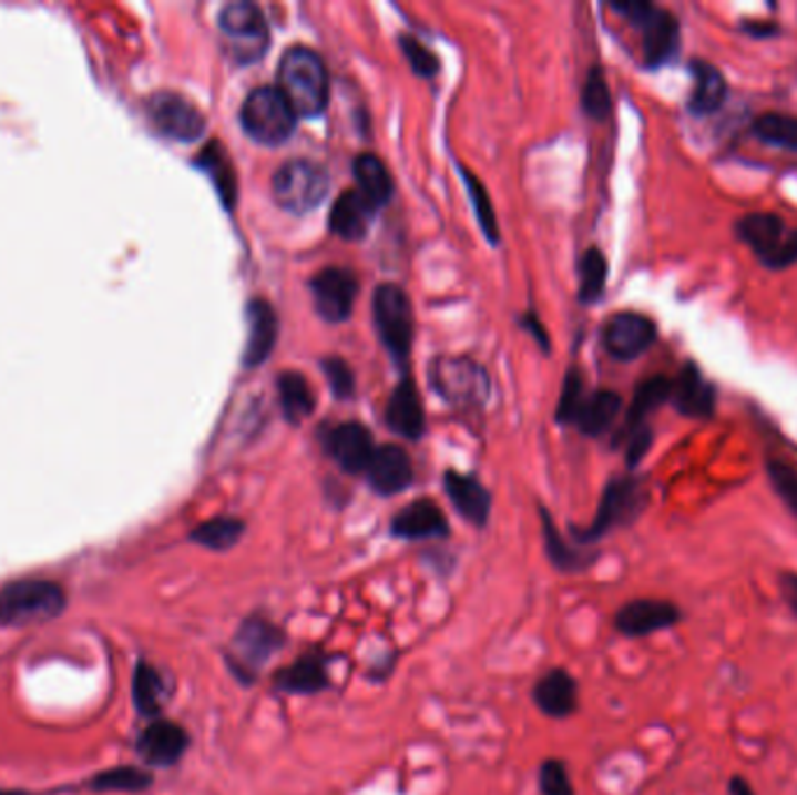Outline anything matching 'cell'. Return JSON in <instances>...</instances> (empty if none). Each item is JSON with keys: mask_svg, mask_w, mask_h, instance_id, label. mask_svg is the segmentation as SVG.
I'll return each mask as SVG.
<instances>
[{"mask_svg": "<svg viewBox=\"0 0 797 795\" xmlns=\"http://www.w3.org/2000/svg\"><path fill=\"white\" fill-rule=\"evenodd\" d=\"M374 323L382 346L403 361L413 344V308L401 287L387 283L374 292Z\"/></svg>", "mask_w": 797, "mask_h": 795, "instance_id": "cell-8", "label": "cell"}, {"mask_svg": "<svg viewBox=\"0 0 797 795\" xmlns=\"http://www.w3.org/2000/svg\"><path fill=\"white\" fill-rule=\"evenodd\" d=\"M443 488H446V495L452 502V507L458 509V513L467 522H471V526H476V528L486 526L490 518V509H492V497L481 486V481H476L473 476L448 471L443 479Z\"/></svg>", "mask_w": 797, "mask_h": 795, "instance_id": "cell-21", "label": "cell"}, {"mask_svg": "<svg viewBox=\"0 0 797 795\" xmlns=\"http://www.w3.org/2000/svg\"><path fill=\"white\" fill-rule=\"evenodd\" d=\"M329 663L320 651H308L273 676V686L287 695H317L329 689Z\"/></svg>", "mask_w": 797, "mask_h": 795, "instance_id": "cell-19", "label": "cell"}, {"mask_svg": "<svg viewBox=\"0 0 797 795\" xmlns=\"http://www.w3.org/2000/svg\"><path fill=\"white\" fill-rule=\"evenodd\" d=\"M65 609L63 588L48 579H21L0 588V623L35 625L57 619Z\"/></svg>", "mask_w": 797, "mask_h": 795, "instance_id": "cell-3", "label": "cell"}, {"mask_svg": "<svg viewBox=\"0 0 797 795\" xmlns=\"http://www.w3.org/2000/svg\"><path fill=\"white\" fill-rule=\"evenodd\" d=\"M323 371L327 374V380L338 399H348L352 395L355 376L352 369L348 367V361H344L340 357H327L323 361Z\"/></svg>", "mask_w": 797, "mask_h": 795, "instance_id": "cell-44", "label": "cell"}, {"mask_svg": "<svg viewBox=\"0 0 797 795\" xmlns=\"http://www.w3.org/2000/svg\"><path fill=\"white\" fill-rule=\"evenodd\" d=\"M462 175H464L469 196L473 201L476 217H478V222H481V230L486 232L488 241H492V245H494L499 241V226H497V215H494V208H492L490 194L486 192V187L481 185V180H478L476 175H471L469 171H462Z\"/></svg>", "mask_w": 797, "mask_h": 795, "instance_id": "cell-39", "label": "cell"}, {"mask_svg": "<svg viewBox=\"0 0 797 795\" xmlns=\"http://www.w3.org/2000/svg\"><path fill=\"white\" fill-rule=\"evenodd\" d=\"M390 532L395 539L425 541V539H446L450 528L437 502H431V499H416V502L403 507L392 518Z\"/></svg>", "mask_w": 797, "mask_h": 795, "instance_id": "cell-17", "label": "cell"}, {"mask_svg": "<svg viewBox=\"0 0 797 795\" xmlns=\"http://www.w3.org/2000/svg\"><path fill=\"white\" fill-rule=\"evenodd\" d=\"M746 31L750 35H756V38H767V35L777 33V27H774V24H760V21H758V24H746Z\"/></svg>", "mask_w": 797, "mask_h": 795, "instance_id": "cell-49", "label": "cell"}, {"mask_svg": "<svg viewBox=\"0 0 797 795\" xmlns=\"http://www.w3.org/2000/svg\"><path fill=\"white\" fill-rule=\"evenodd\" d=\"M672 397V383L663 376L657 378H648L646 383H642L640 388L634 393L630 414H627V427L636 429L642 427V420L657 408L660 404H665Z\"/></svg>", "mask_w": 797, "mask_h": 795, "instance_id": "cell-35", "label": "cell"}, {"mask_svg": "<svg viewBox=\"0 0 797 795\" xmlns=\"http://www.w3.org/2000/svg\"><path fill=\"white\" fill-rule=\"evenodd\" d=\"M621 404H623L621 397L611 390H600L595 395L583 397L574 422L579 425L583 435H590V437L604 435V431L611 427V422L616 420V416L621 411Z\"/></svg>", "mask_w": 797, "mask_h": 795, "instance_id": "cell-29", "label": "cell"}, {"mask_svg": "<svg viewBox=\"0 0 797 795\" xmlns=\"http://www.w3.org/2000/svg\"><path fill=\"white\" fill-rule=\"evenodd\" d=\"M201 169L213 177V185L219 192V198L224 201L226 208H234L236 203V173L229 162V156L224 154L219 143H211L203 154L198 156Z\"/></svg>", "mask_w": 797, "mask_h": 795, "instance_id": "cell-34", "label": "cell"}, {"mask_svg": "<svg viewBox=\"0 0 797 795\" xmlns=\"http://www.w3.org/2000/svg\"><path fill=\"white\" fill-rule=\"evenodd\" d=\"M357 278L348 268H325L310 281V294L317 315L327 323H344L357 299Z\"/></svg>", "mask_w": 797, "mask_h": 795, "instance_id": "cell-11", "label": "cell"}, {"mask_svg": "<svg viewBox=\"0 0 797 795\" xmlns=\"http://www.w3.org/2000/svg\"><path fill=\"white\" fill-rule=\"evenodd\" d=\"M754 131L760 141H765L769 145L797 150V120H793V118L763 115L756 120Z\"/></svg>", "mask_w": 797, "mask_h": 795, "instance_id": "cell-38", "label": "cell"}, {"mask_svg": "<svg viewBox=\"0 0 797 795\" xmlns=\"http://www.w3.org/2000/svg\"><path fill=\"white\" fill-rule=\"evenodd\" d=\"M767 473H769V481H772L774 490H777L784 502L797 513V471L793 467H788L786 462L769 460Z\"/></svg>", "mask_w": 797, "mask_h": 795, "instance_id": "cell-42", "label": "cell"}, {"mask_svg": "<svg viewBox=\"0 0 797 795\" xmlns=\"http://www.w3.org/2000/svg\"><path fill=\"white\" fill-rule=\"evenodd\" d=\"M737 234L769 268H786L797 262V232L786 230V222L777 215H746L737 222Z\"/></svg>", "mask_w": 797, "mask_h": 795, "instance_id": "cell-9", "label": "cell"}, {"mask_svg": "<svg viewBox=\"0 0 797 795\" xmlns=\"http://www.w3.org/2000/svg\"><path fill=\"white\" fill-rule=\"evenodd\" d=\"M219 31L229 54L238 63L259 61L268 44L270 31L264 12L253 3H232L219 12Z\"/></svg>", "mask_w": 797, "mask_h": 795, "instance_id": "cell-7", "label": "cell"}, {"mask_svg": "<svg viewBox=\"0 0 797 795\" xmlns=\"http://www.w3.org/2000/svg\"><path fill=\"white\" fill-rule=\"evenodd\" d=\"M532 700L541 714L551 718H569L579 710V684L562 667L549 670L539 676L532 689Z\"/></svg>", "mask_w": 797, "mask_h": 795, "instance_id": "cell-20", "label": "cell"}, {"mask_svg": "<svg viewBox=\"0 0 797 795\" xmlns=\"http://www.w3.org/2000/svg\"><path fill=\"white\" fill-rule=\"evenodd\" d=\"M385 420L392 431L406 439H420L425 431V408L418 388L411 380H401L390 401H387Z\"/></svg>", "mask_w": 797, "mask_h": 795, "instance_id": "cell-23", "label": "cell"}, {"mask_svg": "<svg viewBox=\"0 0 797 795\" xmlns=\"http://www.w3.org/2000/svg\"><path fill=\"white\" fill-rule=\"evenodd\" d=\"M241 124L259 145L276 147L292 139L296 112L278 92V86H259L241 108Z\"/></svg>", "mask_w": 797, "mask_h": 795, "instance_id": "cell-4", "label": "cell"}, {"mask_svg": "<svg viewBox=\"0 0 797 795\" xmlns=\"http://www.w3.org/2000/svg\"><path fill=\"white\" fill-rule=\"evenodd\" d=\"M579 274H581V289H579L581 302L583 304L597 302L602 297L604 287H606V274H609L606 259H604V255L600 253L597 247H590L587 253L583 255L581 266H579Z\"/></svg>", "mask_w": 797, "mask_h": 795, "instance_id": "cell-37", "label": "cell"}, {"mask_svg": "<svg viewBox=\"0 0 797 795\" xmlns=\"http://www.w3.org/2000/svg\"><path fill=\"white\" fill-rule=\"evenodd\" d=\"M327 450L340 469L348 473H361L367 471L376 446L367 427L359 422H344L329 435Z\"/></svg>", "mask_w": 797, "mask_h": 795, "instance_id": "cell-18", "label": "cell"}, {"mask_svg": "<svg viewBox=\"0 0 797 795\" xmlns=\"http://www.w3.org/2000/svg\"><path fill=\"white\" fill-rule=\"evenodd\" d=\"M278 397L283 404L285 418L289 422L306 420L315 408V393L310 383L296 371H283L278 378Z\"/></svg>", "mask_w": 797, "mask_h": 795, "instance_id": "cell-33", "label": "cell"}, {"mask_svg": "<svg viewBox=\"0 0 797 795\" xmlns=\"http://www.w3.org/2000/svg\"><path fill=\"white\" fill-rule=\"evenodd\" d=\"M727 791H730V795H756L754 786H750L744 777H733L730 784H727Z\"/></svg>", "mask_w": 797, "mask_h": 795, "instance_id": "cell-48", "label": "cell"}, {"mask_svg": "<svg viewBox=\"0 0 797 795\" xmlns=\"http://www.w3.org/2000/svg\"><path fill=\"white\" fill-rule=\"evenodd\" d=\"M642 33H644V59L646 65L657 68L667 63L676 48H678V24L676 19L665 12L653 8L648 12V17L640 24Z\"/></svg>", "mask_w": 797, "mask_h": 795, "instance_id": "cell-25", "label": "cell"}, {"mask_svg": "<svg viewBox=\"0 0 797 795\" xmlns=\"http://www.w3.org/2000/svg\"><path fill=\"white\" fill-rule=\"evenodd\" d=\"M150 118L159 133L168 135L180 143H192L201 139L206 120L194 103L177 94H159L150 101Z\"/></svg>", "mask_w": 797, "mask_h": 795, "instance_id": "cell-13", "label": "cell"}, {"mask_svg": "<svg viewBox=\"0 0 797 795\" xmlns=\"http://www.w3.org/2000/svg\"><path fill=\"white\" fill-rule=\"evenodd\" d=\"M152 786V775H147L145 769L139 767H112L101 772L94 779L89 782V788H94L99 793H110V791H122V793H141L145 788Z\"/></svg>", "mask_w": 797, "mask_h": 795, "instance_id": "cell-36", "label": "cell"}, {"mask_svg": "<svg viewBox=\"0 0 797 795\" xmlns=\"http://www.w3.org/2000/svg\"><path fill=\"white\" fill-rule=\"evenodd\" d=\"M0 795H27L24 791H0Z\"/></svg>", "mask_w": 797, "mask_h": 795, "instance_id": "cell-51", "label": "cell"}, {"mask_svg": "<svg viewBox=\"0 0 797 795\" xmlns=\"http://www.w3.org/2000/svg\"><path fill=\"white\" fill-rule=\"evenodd\" d=\"M367 479L371 488L382 495L392 497L403 492L408 486L413 483V462L408 452L395 444H387L376 448L374 458L367 467Z\"/></svg>", "mask_w": 797, "mask_h": 795, "instance_id": "cell-16", "label": "cell"}, {"mask_svg": "<svg viewBox=\"0 0 797 795\" xmlns=\"http://www.w3.org/2000/svg\"><path fill=\"white\" fill-rule=\"evenodd\" d=\"M141 758L154 767H171L182 761L190 748V735L180 723L154 718L147 728L141 733L139 744Z\"/></svg>", "mask_w": 797, "mask_h": 795, "instance_id": "cell-14", "label": "cell"}, {"mask_svg": "<svg viewBox=\"0 0 797 795\" xmlns=\"http://www.w3.org/2000/svg\"><path fill=\"white\" fill-rule=\"evenodd\" d=\"M355 180L359 194L364 198H369L376 208L385 206L395 194L392 175L376 154H359L355 159Z\"/></svg>", "mask_w": 797, "mask_h": 795, "instance_id": "cell-27", "label": "cell"}, {"mask_svg": "<svg viewBox=\"0 0 797 795\" xmlns=\"http://www.w3.org/2000/svg\"><path fill=\"white\" fill-rule=\"evenodd\" d=\"M678 621H681V611L674 602L642 598V600L625 602L616 611V616H613V628L625 634V638H648V634L674 628Z\"/></svg>", "mask_w": 797, "mask_h": 795, "instance_id": "cell-12", "label": "cell"}, {"mask_svg": "<svg viewBox=\"0 0 797 795\" xmlns=\"http://www.w3.org/2000/svg\"><path fill=\"white\" fill-rule=\"evenodd\" d=\"M166 684L159 670L145 661L139 663L133 672V704L143 716L156 718L164 710Z\"/></svg>", "mask_w": 797, "mask_h": 795, "instance_id": "cell-30", "label": "cell"}, {"mask_svg": "<svg viewBox=\"0 0 797 795\" xmlns=\"http://www.w3.org/2000/svg\"><path fill=\"white\" fill-rule=\"evenodd\" d=\"M779 583H781V595H784L788 609L797 616V572H784Z\"/></svg>", "mask_w": 797, "mask_h": 795, "instance_id": "cell-47", "label": "cell"}, {"mask_svg": "<svg viewBox=\"0 0 797 795\" xmlns=\"http://www.w3.org/2000/svg\"><path fill=\"white\" fill-rule=\"evenodd\" d=\"M273 198L278 206L292 215H306L315 211L327 196L329 175L327 171L308 162V159H294L278 169L273 175Z\"/></svg>", "mask_w": 797, "mask_h": 795, "instance_id": "cell-5", "label": "cell"}, {"mask_svg": "<svg viewBox=\"0 0 797 795\" xmlns=\"http://www.w3.org/2000/svg\"><path fill=\"white\" fill-rule=\"evenodd\" d=\"M583 110L587 112L590 118L595 120H604L611 112V94H609V84L602 75L600 68H595L585 80L583 86Z\"/></svg>", "mask_w": 797, "mask_h": 795, "instance_id": "cell-41", "label": "cell"}, {"mask_svg": "<svg viewBox=\"0 0 797 795\" xmlns=\"http://www.w3.org/2000/svg\"><path fill=\"white\" fill-rule=\"evenodd\" d=\"M245 534V522L234 516H217L192 530L190 539L208 551H232Z\"/></svg>", "mask_w": 797, "mask_h": 795, "instance_id": "cell-31", "label": "cell"}, {"mask_svg": "<svg viewBox=\"0 0 797 795\" xmlns=\"http://www.w3.org/2000/svg\"><path fill=\"white\" fill-rule=\"evenodd\" d=\"M672 399L674 406L683 416L691 418H707L714 414L716 395L712 385L702 378L695 365H686L676 383H672Z\"/></svg>", "mask_w": 797, "mask_h": 795, "instance_id": "cell-26", "label": "cell"}, {"mask_svg": "<svg viewBox=\"0 0 797 795\" xmlns=\"http://www.w3.org/2000/svg\"><path fill=\"white\" fill-rule=\"evenodd\" d=\"M374 211H376L374 203L369 198H364L359 190L344 192L336 198L329 215L331 232L346 241H361L369 234Z\"/></svg>", "mask_w": 797, "mask_h": 795, "instance_id": "cell-24", "label": "cell"}, {"mask_svg": "<svg viewBox=\"0 0 797 795\" xmlns=\"http://www.w3.org/2000/svg\"><path fill=\"white\" fill-rule=\"evenodd\" d=\"M278 92L296 118L323 115L329 103V75L325 61L308 48H292L278 65Z\"/></svg>", "mask_w": 797, "mask_h": 795, "instance_id": "cell-1", "label": "cell"}, {"mask_svg": "<svg viewBox=\"0 0 797 795\" xmlns=\"http://www.w3.org/2000/svg\"><path fill=\"white\" fill-rule=\"evenodd\" d=\"M655 340V325L640 313L613 315L604 327V348L616 359H634Z\"/></svg>", "mask_w": 797, "mask_h": 795, "instance_id": "cell-15", "label": "cell"}, {"mask_svg": "<svg viewBox=\"0 0 797 795\" xmlns=\"http://www.w3.org/2000/svg\"><path fill=\"white\" fill-rule=\"evenodd\" d=\"M541 530H543V541H545V556H549L551 564L555 567L558 572H583L590 567V562L595 560V556H587L581 551H574L569 543L562 539V534L558 532L553 518L541 511Z\"/></svg>", "mask_w": 797, "mask_h": 795, "instance_id": "cell-32", "label": "cell"}, {"mask_svg": "<svg viewBox=\"0 0 797 795\" xmlns=\"http://www.w3.org/2000/svg\"><path fill=\"white\" fill-rule=\"evenodd\" d=\"M247 346H245V367H259L273 353L278 340V317L273 306L264 299H253L247 304Z\"/></svg>", "mask_w": 797, "mask_h": 795, "instance_id": "cell-22", "label": "cell"}, {"mask_svg": "<svg viewBox=\"0 0 797 795\" xmlns=\"http://www.w3.org/2000/svg\"><path fill=\"white\" fill-rule=\"evenodd\" d=\"M646 502V495L642 486L634 479H616L611 481L602 495V502L597 509L595 520L590 522L585 530H576L574 537L581 543L600 541L611 530L621 526H630V522L642 513Z\"/></svg>", "mask_w": 797, "mask_h": 795, "instance_id": "cell-10", "label": "cell"}, {"mask_svg": "<svg viewBox=\"0 0 797 795\" xmlns=\"http://www.w3.org/2000/svg\"><path fill=\"white\" fill-rule=\"evenodd\" d=\"M429 383L452 406L483 404L490 393L486 369L469 357L435 359L429 367Z\"/></svg>", "mask_w": 797, "mask_h": 795, "instance_id": "cell-6", "label": "cell"}, {"mask_svg": "<svg viewBox=\"0 0 797 795\" xmlns=\"http://www.w3.org/2000/svg\"><path fill=\"white\" fill-rule=\"evenodd\" d=\"M287 644V632L262 613L247 616L232 642V655H226L232 674L241 684H255L259 670L276 658Z\"/></svg>", "mask_w": 797, "mask_h": 795, "instance_id": "cell-2", "label": "cell"}, {"mask_svg": "<svg viewBox=\"0 0 797 795\" xmlns=\"http://www.w3.org/2000/svg\"><path fill=\"white\" fill-rule=\"evenodd\" d=\"M651 441H653V437H651V431L646 427L632 429V439H630V446H627V465L630 467H634L636 462H640L646 456V450L651 448Z\"/></svg>", "mask_w": 797, "mask_h": 795, "instance_id": "cell-46", "label": "cell"}, {"mask_svg": "<svg viewBox=\"0 0 797 795\" xmlns=\"http://www.w3.org/2000/svg\"><path fill=\"white\" fill-rule=\"evenodd\" d=\"M539 791L541 795H576L569 769L560 758H545L539 767Z\"/></svg>", "mask_w": 797, "mask_h": 795, "instance_id": "cell-40", "label": "cell"}, {"mask_svg": "<svg viewBox=\"0 0 797 795\" xmlns=\"http://www.w3.org/2000/svg\"><path fill=\"white\" fill-rule=\"evenodd\" d=\"M691 71L695 75V86L688 105L695 115H712V112H716L723 105L727 96V84L712 63L693 61Z\"/></svg>", "mask_w": 797, "mask_h": 795, "instance_id": "cell-28", "label": "cell"}, {"mask_svg": "<svg viewBox=\"0 0 797 795\" xmlns=\"http://www.w3.org/2000/svg\"><path fill=\"white\" fill-rule=\"evenodd\" d=\"M530 317V320H528V327L532 329V334L539 338V344L543 346V348H549V340H545V332L537 325V320H534V315H528Z\"/></svg>", "mask_w": 797, "mask_h": 795, "instance_id": "cell-50", "label": "cell"}, {"mask_svg": "<svg viewBox=\"0 0 797 795\" xmlns=\"http://www.w3.org/2000/svg\"><path fill=\"white\" fill-rule=\"evenodd\" d=\"M581 401H583V383H581L579 374L572 371L564 378V388H562V397H560V406H558V420L574 422L579 408H581Z\"/></svg>", "mask_w": 797, "mask_h": 795, "instance_id": "cell-45", "label": "cell"}, {"mask_svg": "<svg viewBox=\"0 0 797 795\" xmlns=\"http://www.w3.org/2000/svg\"><path fill=\"white\" fill-rule=\"evenodd\" d=\"M399 44H401V50H403L408 63H411V68H413V71H416L418 75L431 78V75L437 73L439 59L435 57V52L427 50L418 38H413V35H401Z\"/></svg>", "mask_w": 797, "mask_h": 795, "instance_id": "cell-43", "label": "cell"}]
</instances>
